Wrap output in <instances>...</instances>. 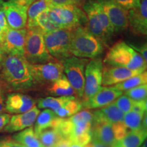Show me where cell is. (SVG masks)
Masks as SVG:
<instances>
[{
  "label": "cell",
  "instance_id": "cell-5",
  "mask_svg": "<svg viewBox=\"0 0 147 147\" xmlns=\"http://www.w3.org/2000/svg\"><path fill=\"white\" fill-rule=\"evenodd\" d=\"M24 57L31 64L45 63L57 60L49 54L44 40V32L39 27L27 29Z\"/></svg>",
  "mask_w": 147,
  "mask_h": 147
},
{
  "label": "cell",
  "instance_id": "cell-8",
  "mask_svg": "<svg viewBox=\"0 0 147 147\" xmlns=\"http://www.w3.org/2000/svg\"><path fill=\"white\" fill-rule=\"evenodd\" d=\"M71 31L69 29H58L44 34L46 47L49 54L55 59L63 62L71 57Z\"/></svg>",
  "mask_w": 147,
  "mask_h": 147
},
{
  "label": "cell",
  "instance_id": "cell-38",
  "mask_svg": "<svg viewBox=\"0 0 147 147\" xmlns=\"http://www.w3.org/2000/svg\"><path fill=\"white\" fill-rule=\"evenodd\" d=\"M115 1L126 10L136 8L140 4V0H115Z\"/></svg>",
  "mask_w": 147,
  "mask_h": 147
},
{
  "label": "cell",
  "instance_id": "cell-53",
  "mask_svg": "<svg viewBox=\"0 0 147 147\" xmlns=\"http://www.w3.org/2000/svg\"><path fill=\"white\" fill-rule=\"evenodd\" d=\"M5 1H8V0H5Z\"/></svg>",
  "mask_w": 147,
  "mask_h": 147
},
{
  "label": "cell",
  "instance_id": "cell-9",
  "mask_svg": "<svg viewBox=\"0 0 147 147\" xmlns=\"http://www.w3.org/2000/svg\"><path fill=\"white\" fill-rule=\"evenodd\" d=\"M89 61L88 59L74 56L67 58L63 61L66 78L74 90L76 96L80 98L83 96L85 68Z\"/></svg>",
  "mask_w": 147,
  "mask_h": 147
},
{
  "label": "cell",
  "instance_id": "cell-36",
  "mask_svg": "<svg viewBox=\"0 0 147 147\" xmlns=\"http://www.w3.org/2000/svg\"><path fill=\"white\" fill-rule=\"evenodd\" d=\"M51 7L80 5L83 0H46Z\"/></svg>",
  "mask_w": 147,
  "mask_h": 147
},
{
  "label": "cell",
  "instance_id": "cell-16",
  "mask_svg": "<svg viewBox=\"0 0 147 147\" xmlns=\"http://www.w3.org/2000/svg\"><path fill=\"white\" fill-rule=\"evenodd\" d=\"M144 71L146 70H133L123 67L106 65L104 67H103L102 85L104 87L115 85Z\"/></svg>",
  "mask_w": 147,
  "mask_h": 147
},
{
  "label": "cell",
  "instance_id": "cell-47",
  "mask_svg": "<svg viewBox=\"0 0 147 147\" xmlns=\"http://www.w3.org/2000/svg\"><path fill=\"white\" fill-rule=\"evenodd\" d=\"M3 56H4V53H3V51H2V49H1V48L0 47V61L2 59Z\"/></svg>",
  "mask_w": 147,
  "mask_h": 147
},
{
  "label": "cell",
  "instance_id": "cell-35",
  "mask_svg": "<svg viewBox=\"0 0 147 147\" xmlns=\"http://www.w3.org/2000/svg\"><path fill=\"white\" fill-rule=\"evenodd\" d=\"M112 125H113V131L114 134H115V136L117 141L123 138L129 131L128 130V129L126 127V126L125 125L123 121H121V122H119L117 123H114Z\"/></svg>",
  "mask_w": 147,
  "mask_h": 147
},
{
  "label": "cell",
  "instance_id": "cell-17",
  "mask_svg": "<svg viewBox=\"0 0 147 147\" xmlns=\"http://www.w3.org/2000/svg\"><path fill=\"white\" fill-rule=\"evenodd\" d=\"M128 25L131 32L138 36L147 34V0H141L136 8L128 12Z\"/></svg>",
  "mask_w": 147,
  "mask_h": 147
},
{
  "label": "cell",
  "instance_id": "cell-25",
  "mask_svg": "<svg viewBox=\"0 0 147 147\" xmlns=\"http://www.w3.org/2000/svg\"><path fill=\"white\" fill-rule=\"evenodd\" d=\"M50 94L55 96H74L76 95L74 90L71 86L65 75L63 74L61 78L51 84L49 88Z\"/></svg>",
  "mask_w": 147,
  "mask_h": 147
},
{
  "label": "cell",
  "instance_id": "cell-14",
  "mask_svg": "<svg viewBox=\"0 0 147 147\" xmlns=\"http://www.w3.org/2000/svg\"><path fill=\"white\" fill-rule=\"evenodd\" d=\"M27 29H13L8 28L2 43L0 45L3 53L7 55L24 57Z\"/></svg>",
  "mask_w": 147,
  "mask_h": 147
},
{
  "label": "cell",
  "instance_id": "cell-27",
  "mask_svg": "<svg viewBox=\"0 0 147 147\" xmlns=\"http://www.w3.org/2000/svg\"><path fill=\"white\" fill-rule=\"evenodd\" d=\"M75 98L76 97L74 96L47 97L38 101V108L39 109H49L55 112L63 106L66 102Z\"/></svg>",
  "mask_w": 147,
  "mask_h": 147
},
{
  "label": "cell",
  "instance_id": "cell-4",
  "mask_svg": "<svg viewBox=\"0 0 147 147\" xmlns=\"http://www.w3.org/2000/svg\"><path fill=\"white\" fill-rule=\"evenodd\" d=\"M83 10L87 18L86 27L106 46L115 33L107 16L94 0H88L84 3Z\"/></svg>",
  "mask_w": 147,
  "mask_h": 147
},
{
  "label": "cell",
  "instance_id": "cell-29",
  "mask_svg": "<svg viewBox=\"0 0 147 147\" xmlns=\"http://www.w3.org/2000/svg\"><path fill=\"white\" fill-rule=\"evenodd\" d=\"M146 83L147 72L146 71H144L142 73L136 75L134 76H132L131 78L127 79V80H124V81L120 82V83L115 84L114 87L116 89H119V91L123 92L127 91V90L130 89H132V88L141 85V84Z\"/></svg>",
  "mask_w": 147,
  "mask_h": 147
},
{
  "label": "cell",
  "instance_id": "cell-22",
  "mask_svg": "<svg viewBox=\"0 0 147 147\" xmlns=\"http://www.w3.org/2000/svg\"><path fill=\"white\" fill-rule=\"evenodd\" d=\"M147 131L139 129L129 131L125 136L117 141L114 146L117 147H140L146 140Z\"/></svg>",
  "mask_w": 147,
  "mask_h": 147
},
{
  "label": "cell",
  "instance_id": "cell-43",
  "mask_svg": "<svg viewBox=\"0 0 147 147\" xmlns=\"http://www.w3.org/2000/svg\"><path fill=\"white\" fill-rule=\"evenodd\" d=\"M70 141L66 138H62L59 140L57 144L55 145V147H69Z\"/></svg>",
  "mask_w": 147,
  "mask_h": 147
},
{
  "label": "cell",
  "instance_id": "cell-34",
  "mask_svg": "<svg viewBox=\"0 0 147 147\" xmlns=\"http://www.w3.org/2000/svg\"><path fill=\"white\" fill-rule=\"evenodd\" d=\"M134 100L125 95H121L116 100L114 103L124 114L131 111Z\"/></svg>",
  "mask_w": 147,
  "mask_h": 147
},
{
  "label": "cell",
  "instance_id": "cell-7",
  "mask_svg": "<svg viewBox=\"0 0 147 147\" xmlns=\"http://www.w3.org/2000/svg\"><path fill=\"white\" fill-rule=\"evenodd\" d=\"M68 119L71 126L67 140L82 146L89 144L92 140L93 113L88 110H81Z\"/></svg>",
  "mask_w": 147,
  "mask_h": 147
},
{
  "label": "cell",
  "instance_id": "cell-19",
  "mask_svg": "<svg viewBox=\"0 0 147 147\" xmlns=\"http://www.w3.org/2000/svg\"><path fill=\"white\" fill-rule=\"evenodd\" d=\"M36 106V101L29 95L19 93L9 94L5 101V110L10 114L26 113Z\"/></svg>",
  "mask_w": 147,
  "mask_h": 147
},
{
  "label": "cell",
  "instance_id": "cell-18",
  "mask_svg": "<svg viewBox=\"0 0 147 147\" xmlns=\"http://www.w3.org/2000/svg\"><path fill=\"white\" fill-rule=\"evenodd\" d=\"M40 113V110L36 106L26 113L18 114L11 117L10 121L3 128L5 131L12 133L22 131L25 129L32 127L35 123L37 117Z\"/></svg>",
  "mask_w": 147,
  "mask_h": 147
},
{
  "label": "cell",
  "instance_id": "cell-30",
  "mask_svg": "<svg viewBox=\"0 0 147 147\" xmlns=\"http://www.w3.org/2000/svg\"><path fill=\"white\" fill-rule=\"evenodd\" d=\"M38 138L45 147L55 146L61 139L63 138L54 128H49L38 134Z\"/></svg>",
  "mask_w": 147,
  "mask_h": 147
},
{
  "label": "cell",
  "instance_id": "cell-42",
  "mask_svg": "<svg viewBox=\"0 0 147 147\" xmlns=\"http://www.w3.org/2000/svg\"><path fill=\"white\" fill-rule=\"evenodd\" d=\"M11 116L8 114H1L0 113V130L3 129L8 123Z\"/></svg>",
  "mask_w": 147,
  "mask_h": 147
},
{
  "label": "cell",
  "instance_id": "cell-33",
  "mask_svg": "<svg viewBox=\"0 0 147 147\" xmlns=\"http://www.w3.org/2000/svg\"><path fill=\"white\" fill-rule=\"evenodd\" d=\"M125 95L131 100L140 101L146 100L147 96V84H143L125 91Z\"/></svg>",
  "mask_w": 147,
  "mask_h": 147
},
{
  "label": "cell",
  "instance_id": "cell-39",
  "mask_svg": "<svg viewBox=\"0 0 147 147\" xmlns=\"http://www.w3.org/2000/svg\"><path fill=\"white\" fill-rule=\"evenodd\" d=\"M147 109V101L146 100L135 101L134 100L132 110L138 113H146Z\"/></svg>",
  "mask_w": 147,
  "mask_h": 147
},
{
  "label": "cell",
  "instance_id": "cell-6",
  "mask_svg": "<svg viewBox=\"0 0 147 147\" xmlns=\"http://www.w3.org/2000/svg\"><path fill=\"white\" fill-rule=\"evenodd\" d=\"M49 12L59 29L73 30L76 27L87 25V16L84 11L76 5L51 7Z\"/></svg>",
  "mask_w": 147,
  "mask_h": 147
},
{
  "label": "cell",
  "instance_id": "cell-21",
  "mask_svg": "<svg viewBox=\"0 0 147 147\" xmlns=\"http://www.w3.org/2000/svg\"><path fill=\"white\" fill-rule=\"evenodd\" d=\"M125 114L113 102L109 105L101 108L93 113L92 123H109L114 124L123 121Z\"/></svg>",
  "mask_w": 147,
  "mask_h": 147
},
{
  "label": "cell",
  "instance_id": "cell-13",
  "mask_svg": "<svg viewBox=\"0 0 147 147\" xmlns=\"http://www.w3.org/2000/svg\"><path fill=\"white\" fill-rule=\"evenodd\" d=\"M102 8L113 25L115 33L122 32L127 29L128 12L115 0H94Z\"/></svg>",
  "mask_w": 147,
  "mask_h": 147
},
{
  "label": "cell",
  "instance_id": "cell-10",
  "mask_svg": "<svg viewBox=\"0 0 147 147\" xmlns=\"http://www.w3.org/2000/svg\"><path fill=\"white\" fill-rule=\"evenodd\" d=\"M36 0H8L3 2L2 9L9 28H25L27 21V10Z\"/></svg>",
  "mask_w": 147,
  "mask_h": 147
},
{
  "label": "cell",
  "instance_id": "cell-50",
  "mask_svg": "<svg viewBox=\"0 0 147 147\" xmlns=\"http://www.w3.org/2000/svg\"><path fill=\"white\" fill-rule=\"evenodd\" d=\"M47 147H55V146H47Z\"/></svg>",
  "mask_w": 147,
  "mask_h": 147
},
{
  "label": "cell",
  "instance_id": "cell-44",
  "mask_svg": "<svg viewBox=\"0 0 147 147\" xmlns=\"http://www.w3.org/2000/svg\"><path fill=\"white\" fill-rule=\"evenodd\" d=\"M5 110V100L3 95V89L0 87V113Z\"/></svg>",
  "mask_w": 147,
  "mask_h": 147
},
{
  "label": "cell",
  "instance_id": "cell-46",
  "mask_svg": "<svg viewBox=\"0 0 147 147\" xmlns=\"http://www.w3.org/2000/svg\"><path fill=\"white\" fill-rule=\"evenodd\" d=\"M69 147H86V146H82V145L76 144V143L70 142V144H69Z\"/></svg>",
  "mask_w": 147,
  "mask_h": 147
},
{
  "label": "cell",
  "instance_id": "cell-28",
  "mask_svg": "<svg viewBox=\"0 0 147 147\" xmlns=\"http://www.w3.org/2000/svg\"><path fill=\"white\" fill-rule=\"evenodd\" d=\"M82 108H83L82 103L75 98L66 102L63 106H62L54 113L59 118H67L78 113L82 110Z\"/></svg>",
  "mask_w": 147,
  "mask_h": 147
},
{
  "label": "cell",
  "instance_id": "cell-23",
  "mask_svg": "<svg viewBox=\"0 0 147 147\" xmlns=\"http://www.w3.org/2000/svg\"><path fill=\"white\" fill-rule=\"evenodd\" d=\"M59 119L53 110L46 109L40 113L35 121L34 131L38 135L43 130L54 128Z\"/></svg>",
  "mask_w": 147,
  "mask_h": 147
},
{
  "label": "cell",
  "instance_id": "cell-31",
  "mask_svg": "<svg viewBox=\"0 0 147 147\" xmlns=\"http://www.w3.org/2000/svg\"><path fill=\"white\" fill-rule=\"evenodd\" d=\"M49 9H48L41 12L36 19V27L41 29L44 34L53 32L59 29V27L49 16Z\"/></svg>",
  "mask_w": 147,
  "mask_h": 147
},
{
  "label": "cell",
  "instance_id": "cell-12",
  "mask_svg": "<svg viewBox=\"0 0 147 147\" xmlns=\"http://www.w3.org/2000/svg\"><path fill=\"white\" fill-rule=\"evenodd\" d=\"M103 65L100 59H93L89 61L85 68L83 102L89 100L102 87Z\"/></svg>",
  "mask_w": 147,
  "mask_h": 147
},
{
  "label": "cell",
  "instance_id": "cell-1",
  "mask_svg": "<svg viewBox=\"0 0 147 147\" xmlns=\"http://www.w3.org/2000/svg\"><path fill=\"white\" fill-rule=\"evenodd\" d=\"M35 86L31 63L23 56H3L0 61V87L10 91H24Z\"/></svg>",
  "mask_w": 147,
  "mask_h": 147
},
{
  "label": "cell",
  "instance_id": "cell-52",
  "mask_svg": "<svg viewBox=\"0 0 147 147\" xmlns=\"http://www.w3.org/2000/svg\"><path fill=\"white\" fill-rule=\"evenodd\" d=\"M22 147H26V146H22Z\"/></svg>",
  "mask_w": 147,
  "mask_h": 147
},
{
  "label": "cell",
  "instance_id": "cell-15",
  "mask_svg": "<svg viewBox=\"0 0 147 147\" xmlns=\"http://www.w3.org/2000/svg\"><path fill=\"white\" fill-rule=\"evenodd\" d=\"M123 92L114 87H101L99 91L89 100L82 102L87 109H97L106 106L115 102Z\"/></svg>",
  "mask_w": 147,
  "mask_h": 147
},
{
  "label": "cell",
  "instance_id": "cell-24",
  "mask_svg": "<svg viewBox=\"0 0 147 147\" xmlns=\"http://www.w3.org/2000/svg\"><path fill=\"white\" fill-rule=\"evenodd\" d=\"M13 140L22 146L26 147H45L40 142L32 126L14 134Z\"/></svg>",
  "mask_w": 147,
  "mask_h": 147
},
{
  "label": "cell",
  "instance_id": "cell-37",
  "mask_svg": "<svg viewBox=\"0 0 147 147\" xmlns=\"http://www.w3.org/2000/svg\"><path fill=\"white\" fill-rule=\"evenodd\" d=\"M8 28L9 27L7 23L5 14L2 9H1L0 10V45L2 43Z\"/></svg>",
  "mask_w": 147,
  "mask_h": 147
},
{
  "label": "cell",
  "instance_id": "cell-49",
  "mask_svg": "<svg viewBox=\"0 0 147 147\" xmlns=\"http://www.w3.org/2000/svg\"><path fill=\"white\" fill-rule=\"evenodd\" d=\"M3 2H4V1H3V0H0V10H1V8H2Z\"/></svg>",
  "mask_w": 147,
  "mask_h": 147
},
{
  "label": "cell",
  "instance_id": "cell-41",
  "mask_svg": "<svg viewBox=\"0 0 147 147\" xmlns=\"http://www.w3.org/2000/svg\"><path fill=\"white\" fill-rule=\"evenodd\" d=\"M0 147H22V145L10 138L0 140Z\"/></svg>",
  "mask_w": 147,
  "mask_h": 147
},
{
  "label": "cell",
  "instance_id": "cell-20",
  "mask_svg": "<svg viewBox=\"0 0 147 147\" xmlns=\"http://www.w3.org/2000/svg\"><path fill=\"white\" fill-rule=\"evenodd\" d=\"M92 140L112 147L117 142L113 125L109 123H92Z\"/></svg>",
  "mask_w": 147,
  "mask_h": 147
},
{
  "label": "cell",
  "instance_id": "cell-11",
  "mask_svg": "<svg viewBox=\"0 0 147 147\" xmlns=\"http://www.w3.org/2000/svg\"><path fill=\"white\" fill-rule=\"evenodd\" d=\"M32 76L36 84H51L63 76V62L55 60L45 63L31 64Z\"/></svg>",
  "mask_w": 147,
  "mask_h": 147
},
{
  "label": "cell",
  "instance_id": "cell-32",
  "mask_svg": "<svg viewBox=\"0 0 147 147\" xmlns=\"http://www.w3.org/2000/svg\"><path fill=\"white\" fill-rule=\"evenodd\" d=\"M144 113H138V112L131 110L125 114L123 121L129 131H133V130L140 129Z\"/></svg>",
  "mask_w": 147,
  "mask_h": 147
},
{
  "label": "cell",
  "instance_id": "cell-51",
  "mask_svg": "<svg viewBox=\"0 0 147 147\" xmlns=\"http://www.w3.org/2000/svg\"><path fill=\"white\" fill-rule=\"evenodd\" d=\"M112 147H117V146H112Z\"/></svg>",
  "mask_w": 147,
  "mask_h": 147
},
{
  "label": "cell",
  "instance_id": "cell-3",
  "mask_svg": "<svg viewBox=\"0 0 147 147\" xmlns=\"http://www.w3.org/2000/svg\"><path fill=\"white\" fill-rule=\"evenodd\" d=\"M104 63L106 65L123 67L133 70L146 69V61L124 41L118 42L110 48Z\"/></svg>",
  "mask_w": 147,
  "mask_h": 147
},
{
  "label": "cell",
  "instance_id": "cell-45",
  "mask_svg": "<svg viewBox=\"0 0 147 147\" xmlns=\"http://www.w3.org/2000/svg\"><path fill=\"white\" fill-rule=\"evenodd\" d=\"M91 144L90 146H87L86 147H108L104 144H102V143L97 142L96 140H91Z\"/></svg>",
  "mask_w": 147,
  "mask_h": 147
},
{
  "label": "cell",
  "instance_id": "cell-40",
  "mask_svg": "<svg viewBox=\"0 0 147 147\" xmlns=\"http://www.w3.org/2000/svg\"><path fill=\"white\" fill-rule=\"evenodd\" d=\"M134 51H136L138 53H139L142 58L144 59L145 61H147V45L145 43L141 46H136L131 44H128Z\"/></svg>",
  "mask_w": 147,
  "mask_h": 147
},
{
  "label": "cell",
  "instance_id": "cell-26",
  "mask_svg": "<svg viewBox=\"0 0 147 147\" xmlns=\"http://www.w3.org/2000/svg\"><path fill=\"white\" fill-rule=\"evenodd\" d=\"M51 8L46 0H36L29 6L27 10V29L33 28L36 27V19L38 16Z\"/></svg>",
  "mask_w": 147,
  "mask_h": 147
},
{
  "label": "cell",
  "instance_id": "cell-2",
  "mask_svg": "<svg viewBox=\"0 0 147 147\" xmlns=\"http://www.w3.org/2000/svg\"><path fill=\"white\" fill-rule=\"evenodd\" d=\"M106 45L86 27H78L71 31L70 53L74 57L96 59L102 55Z\"/></svg>",
  "mask_w": 147,
  "mask_h": 147
},
{
  "label": "cell",
  "instance_id": "cell-48",
  "mask_svg": "<svg viewBox=\"0 0 147 147\" xmlns=\"http://www.w3.org/2000/svg\"><path fill=\"white\" fill-rule=\"evenodd\" d=\"M140 147H147V142H146V140L144 141V142L142 143V144L141 145V146H140Z\"/></svg>",
  "mask_w": 147,
  "mask_h": 147
}]
</instances>
